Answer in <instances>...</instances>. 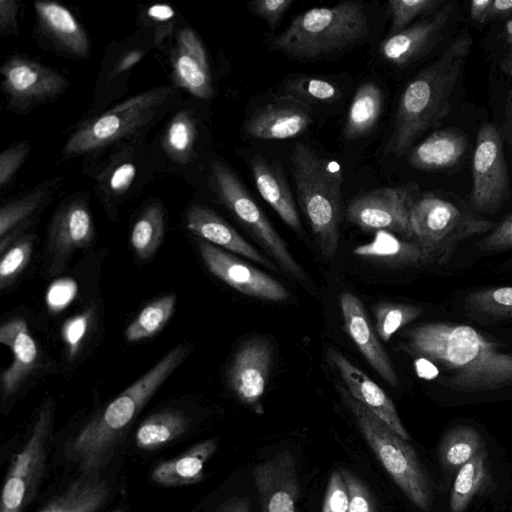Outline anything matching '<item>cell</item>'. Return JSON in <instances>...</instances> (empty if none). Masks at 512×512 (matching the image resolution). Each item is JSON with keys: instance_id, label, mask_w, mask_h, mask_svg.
<instances>
[{"instance_id": "51", "label": "cell", "mask_w": 512, "mask_h": 512, "mask_svg": "<svg viewBox=\"0 0 512 512\" xmlns=\"http://www.w3.org/2000/svg\"><path fill=\"white\" fill-rule=\"evenodd\" d=\"M55 284L50 288L47 300L54 309H57L56 307L65 306L70 302L75 290L73 289L74 284L70 281L61 280Z\"/></svg>"}, {"instance_id": "5", "label": "cell", "mask_w": 512, "mask_h": 512, "mask_svg": "<svg viewBox=\"0 0 512 512\" xmlns=\"http://www.w3.org/2000/svg\"><path fill=\"white\" fill-rule=\"evenodd\" d=\"M369 32L363 5L345 1L297 15L271 41V47L300 59H318L363 40Z\"/></svg>"}, {"instance_id": "11", "label": "cell", "mask_w": 512, "mask_h": 512, "mask_svg": "<svg viewBox=\"0 0 512 512\" xmlns=\"http://www.w3.org/2000/svg\"><path fill=\"white\" fill-rule=\"evenodd\" d=\"M416 198L414 184L373 189L350 200L346 217L364 231H387L413 239L410 214Z\"/></svg>"}, {"instance_id": "42", "label": "cell", "mask_w": 512, "mask_h": 512, "mask_svg": "<svg viewBox=\"0 0 512 512\" xmlns=\"http://www.w3.org/2000/svg\"><path fill=\"white\" fill-rule=\"evenodd\" d=\"M46 189H38L23 198L9 202L0 209V238H6L24 219L30 216L45 198Z\"/></svg>"}, {"instance_id": "1", "label": "cell", "mask_w": 512, "mask_h": 512, "mask_svg": "<svg viewBox=\"0 0 512 512\" xmlns=\"http://www.w3.org/2000/svg\"><path fill=\"white\" fill-rule=\"evenodd\" d=\"M406 349L436 363L444 384L460 392L492 391L512 385V353L475 328L427 322L409 330Z\"/></svg>"}, {"instance_id": "8", "label": "cell", "mask_w": 512, "mask_h": 512, "mask_svg": "<svg viewBox=\"0 0 512 512\" xmlns=\"http://www.w3.org/2000/svg\"><path fill=\"white\" fill-rule=\"evenodd\" d=\"M171 94L163 86L137 94L77 129L67 140L63 152L79 155L103 148L149 122Z\"/></svg>"}, {"instance_id": "59", "label": "cell", "mask_w": 512, "mask_h": 512, "mask_svg": "<svg viewBox=\"0 0 512 512\" xmlns=\"http://www.w3.org/2000/svg\"><path fill=\"white\" fill-rule=\"evenodd\" d=\"M111 512H123L122 508L118 507L114 510H112Z\"/></svg>"}, {"instance_id": "44", "label": "cell", "mask_w": 512, "mask_h": 512, "mask_svg": "<svg viewBox=\"0 0 512 512\" xmlns=\"http://www.w3.org/2000/svg\"><path fill=\"white\" fill-rule=\"evenodd\" d=\"M349 494L348 512H377L373 497L366 485L351 471L340 469Z\"/></svg>"}, {"instance_id": "49", "label": "cell", "mask_w": 512, "mask_h": 512, "mask_svg": "<svg viewBox=\"0 0 512 512\" xmlns=\"http://www.w3.org/2000/svg\"><path fill=\"white\" fill-rule=\"evenodd\" d=\"M482 251H500L512 248V214L479 242Z\"/></svg>"}, {"instance_id": "25", "label": "cell", "mask_w": 512, "mask_h": 512, "mask_svg": "<svg viewBox=\"0 0 512 512\" xmlns=\"http://www.w3.org/2000/svg\"><path fill=\"white\" fill-rule=\"evenodd\" d=\"M250 167L255 186L263 199L285 224L300 232L301 222L296 205L278 164L257 155L251 159Z\"/></svg>"}, {"instance_id": "7", "label": "cell", "mask_w": 512, "mask_h": 512, "mask_svg": "<svg viewBox=\"0 0 512 512\" xmlns=\"http://www.w3.org/2000/svg\"><path fill=\"white\" fill-rule=\"evenodd\" d=\"M414 242L426 261H447L463 240L490 230L493 222L463 212L452 202L426 193L416 198L410 214Z\"/></svg>"}, {"instance_id": "22", "label": "cell", "mask_w": 512, "mask_h": 512, "mask_svg": "<svg viewBox=\"0 0 512 512\" xmlns=\"http://www.w3.org/2000/svg\"><path fill=\"white\" fill-rule=\"evenodd\" d=\"M340 306L347 334L373 369L388 384L396 387V371L377 339L359 298L350 292H343L340 295Z\"/></svg>"}, {"instance_id": "39", "label": "cell", "mask_w": 512, "mask_h": 512, "mask_svg": "<svg viewBox=\"0 0 512 512\" xmlns=\"http://www.w3.org/2000/svg\"><path fill=\"white\" fill-rule=\"evenodd\" d=\"M466 307L489 317H512V287L489 288L470 293Z\"/></svg>"}, {"instance_id": "41", "label": "cell", "mask_w": 512, "mask_h": 512, "mask_svg": "<svg viewBox=\"0 0 512 512\" xmlns=\"http://www.w3.org/2000/svg\"><path fill=\"white\" fill-rule=\"evenodd\" d=\"M33 252V239L25 237L7 247L1 253L0 262V289L8 288L26 268Z\"/></svg>"}, {"instance_id": "6", "label": "cell", "mask_w": 512, "mask_h": 512, "mask_svg": "<svg viewBox=\"0 0 512 512\" xmlns=\"http://www.w3.org/2000/svg\"><path fill=\"white\" fill-rule=\"evenodd\" d=\"M367 443L405 496L423 512L433 503L431 483L414 448L363 404L342 390Z\"/></svg>"}, {"instance_id": "27", "label": "cell", "mask_w": 512, "mask_h": 512, "mask_svg": "<svg viewBox=\"0 0 512 512\" xmlns=\"http://www.w3.org/2000/svg\"><path fill=\"white\" fill-rule=\"evenodd\" d=\"M466 148V137L462 133L453 129L438 130L411 150L408 161L418 170H442L456 165Z\"/></svg>"}, {"instance_id": "50", "label": "cell", "mask_w": 512, "mask_h": 512, "mask_svg": "<svg viewBox=\"0 0 512 512\" xmlns=\"http://www.w3.org/2000/svg\"><path fill=\"white\" fill-rule=\"evenodd\" d=\"M135 176V165L131 162H124L111 173L108 181L109 189L116 194H121L129 189Z\"/></svg>"}, {"instance_id": "12", "label": "cell", "mask_w": 512, "mask_h": 512, "mask_svg": "<svg viewBox=\"0 0 512 512\" xmlns=\"http://www.w3.org/2000/svg\"><path fill=\"white\" fill-rule=\"evenodd\" d=\"M508 197L509 177L501 135L495 125L483 123L472 160V206L479 212H495Z\"/></svg>"}, {"instance_id": "16", "label": "cell", "mask_w": 512, "mask_h": 512, "mask_svg": "<svg viewBox=\"0 0 512 512\" xmlns=\"http://www.w3.org/2000/svg\"><path fill=\"white\" fill-rule=\"evenodd\" d=\"M273 358L271 343L264 337L245 341L236 351L228 369L230 389L243 403H257L266 389Z\"/></svg>"}, {"instance_id": "56", "label": "cell", "mask_w": 512, "mask_h": 512, "mask_svg": "<svg viewBox=\"0 0 512 512\" xmlns=\"http://www.w3.org/2000/svg\"><path fill=\"white\" fill-rule=\"evenodd\" d=\"M143 57V52L139 50H133L124 55L117 63L114 69V74L122 73L134 65H136Z\"/></svg>"}, {"instance_id": "2", "label": "cell", "mask_w": 512, "mask_h": 512, "mask_svg": "<svg viewBox=\"0 0 512 512\" xmlns=\"http://www.w3.org/2000/svg\"><path fill=\"white\" fill-rule=\"evenodd\" d=\"M182 343L168 351L151 369L95 414L66 444L65 455L83 475H95L109 461L138 413L188 357Z\"/></svg>"}, {"instance_id": "37", "label": "cell", "mask_w": 512, "mask_h": 512, "mask_svg": "<svg viewBox=\"0 0 512 512\" xmlns=\"http://www.w3.org/2000/svg\"><path fill=\"white\" fill-rule=\"evenodd\" d=\"M195 138L194 119L188 111L182 110L172 118L167 127L164 148L174 161L186 164L192 157Z\"/></svg>"}, {"instance_id": "18", "label": "cell", "mask_w": 512, "mask_h": 512, "mask_svg": "<svg viewBox=\"0 0 512 512\" xmlns=\"http://www.w3.org/2000/svg\"><path fill=\"white\" fill-rule=\"evenodd\" d=\"M0 342L9 347L13 355L11 365L2 372L0 378L1 400L5 403L37 369L40 356L38 345L22 318H14L2 324Z\"/></svg>"}, {"instance_id": "57", "label": "cell", "mask_w": 512, "mask_h": 512, "mask_svg": "<svg viewBox=\"0 0 512 512\" xmlns=\"http://www.w3.org/2000/svg\"><path fill=\"white\" fill-rule=\"evenodd\" d=\"M217 512H251L247 498H232L227 500Z\"/></svg>"}, {"instance_id": "36", "label": "cell", "mask_w": 512, "mask_h": 512, "mask_svg": "<svg viewBox=\"0 0 512 512\" xmlns=\"http://www.w3.org/2000/svg\"><path fill=\"white\" fill-rule=\"evenodd\" d=\"M164 211L150 205L136 220L131 231V246L138 258L146 260L159 248L164 235Z\"/></svg>"}, {"instance_id": "53", "label": "cell", "mask_w": 512, "mask_h": 512, "mask_svg": "<svg viewBox=\"0 0 512 512\" xmlns=\"http://www.w3.org/2000/svg\"><path fill=\"white\" fill-rule=\"evenodd\" d=\"M492 0H474L470 3V16L480 24L490 20Z\"/></svg>"}, {"instance_id": "38", "label": "cell", "mask_w": 512, "mask_h": 512, "mask_svg": "<svg viewBox=\"0 0 512 512\" xmlns=\"http://www.w3.org/2000/svg\"><path fill=\"white\" fill-rule=\"evenodd\" d=\"M422 312L423 309L415 305L379 303L375 307L376 332L383 341H389L399 329L414 321Z\"/></svg>"}, {"instance_id": "3", "label": "cell", "mask_w": 512, "mask_h": 512, "mask_svg": "<svg viewBox=\"0 0 512 512\" xmlns=\"http://www.w3.org/2000/svg\"><path fill=\"white\" fill-rule=\"evenodd\" d=\"M472 44L469 35L458 36L406 85L399 99L387 153L403 154L422 133L449 113L452 94Z\"/></svg>"}, {"instance_id": "40", "label": "cell", "mask_w": 512, "mask_h": 512, "mask_svg": "<svg viewBox=\"0 0 512 512\" xmlns=\"http://www.w3.org/2000/svg\"><path fill=\"white\" fill-rule=\"evenodd\" d=\"M285 90L296 99L316 102H334L341 97L339 88L333 82L312 76H301L288 81Z\"/></svg>"}, {"instance_id": "19", "label": "cell", "mask_w": 512, "mask_h": 512, "mask_svg": "<svg viewBox=\"0 0 512 512\" xmlns=\"http://www.w3.org/2000/svg\"><path fill=\"white\" fill-rule=\"evenodd\" d=\"M453 10V4H446L433 17L392 34L380 46L382 57L398 66L421 57L438 42Z\"/></svg>"}, {"instance_id": "31", "label": "cell", "mask_w": 512, "mask_h": 512, "mask_svg": "<svg viewBox=\"0 0 512 512\" xmlns=\"http://www.w3.org/2000/svg\"><path fill=\"white\" fill-rule=\"evenodd\" d=\"M484 446L481 434L474 427H452L442 436L438 447V460L443 472L448 476L457 473Z\"/></svg>"}, {"instance_id": "54", "label": "cell", "mask_w": 512, "mask_h": 512, "mask_svg": "<svg viewBox=\"0 0 512 512\" xmlns=\"http://www.w3.org/2000/svg\"><path fill=\"white\" fill-rule=\"evenodd\" d=\"M147 14L157 22H165L174 17L175 11L167 4H154L148 8Z\"/></svg>"}, {"instance_id": "30", "label": "cell", "mask_w": 512, "mask_h": 512, "mask_svg": "<svg viewBox=\"0 0 512 512\" xmlns=\"http://www.w3.org/2000/svg\"><path fill=\"white\" fill-rule=\"evenodd\" d=\"M383 108V94L373 82L362 83L354 94L344 126V137L355 140L376 125Z\"/></svg>"}, {"instance_id": "21", "label": "cell", "mask_w": 512, "mask_h": 512, "mask_svg": "<svg viewBox=\"0 0 512 512\" xmlns=\"http://www.w3.org/2000/svg\"><path fill=\"white\" fill-rule=\"evenodd\" d=\"M312 123L308 108L290 96L271 102L254 113L245 124L252 138L283 140L302 134Z\"/></svg>"}, {"instance_id": "58", "label": "cell", "mask_w": 512, "mask_h": 512, "mask_svg": "<svg viewBox=\"0 0 512 512\" xmlns=\"http://www.w3.org/2000/svg\"><path fill=\"white\" fill-rule=\"evenodd\" d=\"M505 64L507 66L508 72H510L512 74V41L510 42L509 47H508V53H507ZM507 116H508L510 123L512 124V90H511V93L509 94L508 102H507Z\"/></svg>"}, {"instance_id": "17", "label": "cell", "mask_w": 512, "mask_h": 512, "mask_svg": "<svg viewBox=\"0 0 512 512\" xmlns=\"http://www.w3.org/2000/svg\"><path fill=\"white\" fill-rule=\"evenodd\" d=\"M296 472L289 451H281L254 468L260 512H298L300 487Z\"/></svg>"}, {"instance_id": "35", "label": "cell", "mask_w": 512, "mask_h": 512, "mask_svg": "<svg viewBox=\"0 0 512 512\" xmlns=\"http://www.w3.org/2000/svg\"><path fill=\"white\" fill-rule=\"evenodd\" d=\"M176 295L162 296L146 305L125 330L128 342L150 338L159 333L171 318Z\"/></svg>"}, {"instance_id": "10", "label": "cell", "mask_w": 512, "mask_h": 512, "mask_svg": "<svg viewBox=\"0 0 512 512\" xmlns=\"http://www.w3.org/2000/svg\"><path fill=\"white\" fill-rule=\"evenodd\" d=\"M53 417L54 404L47 400L26 443L12 458L3 483L0 512H22L35 495L45 468Z\"/></svg>"}, {"instance_id": "13", "label": "cell", "mask_w": 512, "mask_h": 512, "mask_svg": "<svg viewBox=\"0 0 512 512\" xmlns=\"http://www.w3.org/2000/svg\"><path fill=\"white\" fill-rule=\"evenodd\" d=\"M207 269L238 292L269 301H284L289 294L276 279L204 240L196 241Z\"/></svg>"}, {"instance_id": "28", "label": "cell", "mask_w": 512, "mask_h": 512, "mask_svg": "<svg viewBox=\"0 0 512 512\" xmlns=\"http://www.w3.org/2000/svg\"><path fill=\"white\" fill-rule=\"evenodd\" d=\"M34 8L42 27L67 52L78 57L89 54V39L72 12L55 1H36Z\"/></svg>"}, {"instance_id": "46", "label": "cell", "mask_w": 512, "mask_h": 512, "mask_svg": "<svg viewBox=\"0 0 512 512\" xmlns=\"http://www.w3.org/2000/svg\"><path fill=\"white\" fill-rule=\"evenodd\" d=\"M29 145L22 142L4 150L0 155V185L5 186L24 163Z\"/></svg>"}, {"instance_id": "15", "label": "cell", "mask_w": 512, "mask_h": 512, "mask_svg": "<svg viewBox=\"0 0 512 512\" xmlns=\"http://www.w3.org/2000/svg\"><path fill=\"white\" fill-rule=\"evenodd\" d=\"M2 86L15 105H29L60 94L66 79L56 71L33 60L14 56L3 64Z\"/></svg>"}, {"instance_id": "45", "label": "cell", "mask_w": 512, "mask_h": 512, "mask_svg": "<svg viewBox=\"0 0 512 512\" xmlns=\"http://www.w3.org/2000/svg\"><path fill=\"white\" fill-rule=\"evenodd\" d=\"M349 494L341 471L331 473L322 512H348Z\"/></svg>"}, {"instance_id": "23", "label": "cell", "mask_w": 512, "mask_h": 512, "mask_svg": "<svg viewBox=\"0 0 512 512\" xmlns=\"http://www.w3.org/2000/svg\"><path fill=\"white\" fill-rule=\"evenodd\" d=\"M186 227L201 240L253 260L268 269H277L271 260L262 255L231 225L206 206L192 204L188 208Z\"/></svg>"}, {"instance_id": "55", "label": "cell", "mask_w": 512, "mask_h": 512, "mask_svg": "<svg viewBox=\"0 0 512 512\" xmlns=\"http://www.w3.org/2000/svg\"><path fill=\"white\" fill-rule=\"evenodd\" d=\"M512 16V0H492L490 20Z\"/></svg>"}, {"instance_id": "4", "label": "cell", "mask_w": 512, "mask_h": 512, "mask_svg": "<svg viewBox=\"0 0 512 512\" xmlns=\"http://www.w3.org/2000/svg\"><path fill=\"white\" fill-rule=\"evenodd\" d=\"M290 159L300 207L321 254L332 259L338 249L342 217L341 165L300 142L295 144Z\"/></svg>"}, {"instance_id": "48", "label": "cell", "mask_w": 512, "mask_h": 512, "mask_svg": "<svg viewBox=\"0 0 512 512\" xmlns=\"http://www.w3.org/2000/svg\"><path fill=\"white\" fill-rule=\"evenodd\" d=\"M89 319V312H85L70 318L63 325L62 337L68 347L70 356H73L78 351L81 341L88 329Z\"/></svg>"}, {"instance_id": "33", "label": "cell", "mask_w": 512, "mask_h": 512, "mask_svg": "<svg viewBox=\"0 0 512 512\" xmlns=\"http://www.w3.org/2000/svg\"><path fill=\"white\" fill-rule=\"evenodd\" d=\"M488 479V455L484 446L457 471L450 493V512H465L474 497L486 486Z\"/></svg>"}, {"instance_id": "20", "label": "cell", "mask_w": 512, "mask_h": 512, "mask_svg": "<svg viewBox=\"0 0 512 512\" xmlns=\"http://www.w3.org/2000/svg\"><path fill=\"white\" fill-rule=\"evenodd\" d=\"M329 356L351 396L380 418L396 434L409 441L411 437L402 424L394 403L382 388L341 352L330 348Z\"/></svg>"}, {"instance_id": "29", "label": "cell", "mask_w": 512, "mask_h": 512, "mask_svg": "<svg viewBox=\"0 0 512 512\" xmlns=\"http://www.w3.org/2000/svg\"><path fill=\"white\" fill-rule=\"evenodd\" d=\"M111 492L107 480L95 475H83L70 483L39 512H98Z\"/></svg>"}, {"instance_id": "14", "label": "cell", "mask_w": 512, "mask_h": 512, "mask_svg": "<svg viewBox=\"0 0 512 512\" xmlns=\"http://www.w3.org/2000/svg\"><path fill=\"white\" fill-rule=\"evenodd\" d=\"M94 238V226L87 204L71 201L55 213L48 231V270L57 276L66 268L73 254L87 248Z\"/></svg>"}, {"instance_id": "34", "label": "cell", "mask_w": 512, "mask_h": 512, "mask_svg": "<svg viewBox=\"0 0 512 512\" xmlns=\"http://www.w3.org/2000/svg\"><path fill=\"white\" fill-rule=\"evenodd\" d=\"M353 254L378 259L392 265H415L427 262L415 242H404L387 231H377L373 241L360 245Z\"/></svg>"}, {"instance_id": "24", "label": "cell", "mask_w": 512, "mask_h": 512, "mask_svg": "<svg viewBox=\"0 0 512 512\" xmlns=\"http://www.w3.org/2000/svg\"><path fill=\"white\" fill-rule=\"evenodd\" d=\"M172 66L175 82L180 87L201 99L212 96L207 53L193 30L184 28L179 31Z\"/></svg>"}, {"instance_id": "26", "label": "cell", "mask_w": 512, "mask_h": 512, "mask_svg": "<svg viewBox=\"0 0 512 512\" xmlns=\"http://www.w3.org/2000/svg\"><path fill=\"white\" fill-rule=\"evenodd\" d=\"M216 449L215 438L203 440L181 455L156 465L151 472V479L166 487L197 483L202 480L205 464Z\"/></svg>"}, {"instance_id": "9", "label": "cell", "mask_w": 512, "mask_h": 512, "mask_svg": "<svg viewBox=\"0 0 512 512\" xmlns=\"http://www.w3.org/2000/svg\"><path fill=\"white\" fill-rule=\"evenodd\" d=\"M214 188L231 213L289 275L305 280V273L289 252L285 241L234 172L219 161L211 164Z\"/></svg>"}, {"instance_id": "43", "label": "cell", "mask_w": 512, "mask_h": 512, "mask_svg": "<svg viewBox=\"0 0 512 512\" xmlns=\"http://www.w3.org/2000/svg\"><path fill=\"white\" fill-rule=\"evenodd\" d=\"M443 0H391L388 2L392 16V34L408 27L417 16L435 12Z\"/></svg>"}, {"instance_id": "47", "label": "cell", "mask_w": 512, "mask_h": 512, "mask_svg": "<svg viewBox=\"0 0 512 512\" xmlns=\"http://www.w3.org/2000/svg\"><path fill=\"white\" fill-rule=\"evenodd\" d=\"M293 0H255L249 2L251 12L262 18L271 30L275 29Z\"/></svg>"}, {"instance_id": "52", "label": "cell", "mask_w": 512, "mask_h": 512, "mask_svg": "<svg viewBox=\"0 0 512 512\" xmlns=\"http://www.w3.org/2000/svg\"><path fill=\"white\" fill-rule=\"evenodd\" d=\"M17 2L13 0L0 1V28L1 32L10 31L16 27Z\"/></svg>"}, {"instance_id": "32", "label": "cell", "mask_w": 512, "mask_h": 512, "mask_svg": "<svg viewBox=\"0 0 512 512\" xmlns=\"http://www.w3.org/2000/svg\"><path fill=\"white\" fill-rule=\"evenodd\" d=\"M188 426L189 419L182 411H159L139 425L135 433V444L141 450L159 449L184 434Z\"/></svg>"}]
</instances>
